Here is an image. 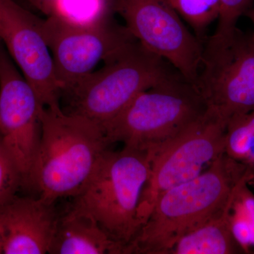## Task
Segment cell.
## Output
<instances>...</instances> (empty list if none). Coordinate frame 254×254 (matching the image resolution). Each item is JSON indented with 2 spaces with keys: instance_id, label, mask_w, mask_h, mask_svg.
I'll return each mask as SVG.
<instances>
[{
  "instance_id": "obj_13",
  "label": "cell",
  "mask_w": 254,
  "mask_h": 254,
  "mask_svg": "<svg viewBox=\"0 0 254 254\" xmlns=\"http://www.w3.org/2000/svg\"><path fill=\"white\" fill-rule=\"evenodd\" d=\"M124 247L102 229L90 214L72 203L59 214L49 254H123Z\"/></svg>"
},
{
  "instance_id": "obj_18",
  "label": "cell",
  "mask_w": 254,
  "mask_h": 254,
  "mask_svg": "<svg viewBox=\"0 0 254 254\" xmlns=\"http://www.w3.org/2000/svg\"><path fill=\"white\" fill-rule=\"evenodd\" d=\"M254 0H220L218 25L212 38L228 36L237 27V21L241 16L254 7Z\"/></svg>"
},
{
  "instance_id": "obj_11",
  "label": "cell",
  "mask_w": 254,
  "mask_h": 254,
  "mask_svg": "<svg viewBox=\"0 0 254 254\" xmlns=\"http://www.w3.org/2000/svg\"><path fill=\"white\" fill-rule=\"evenodd\" d=\"M42 23L15 0H0V41L46 107L60 103L61 89Z\"/></svg>"
},
{
  "instance_id": "obj_15",
  "label": "cell",
  "mask_w": 254,
  "mask_h": 254,
  "mask_svg": "<svg viewBox=\"0 0 254 254\" xmlns=\"http://www.w3.org/2000/svg\"><path fill=\"white\" fill-rule=\"evenodd\" d=\"M225 143V154L254 168V110L229 120Z\"/></svg>"
},
{
  "instance_id": "obj_20",
  "label": "cell",
  "mask_w": 254,
  "mask_h": 254,
  "mask_svg": "<svg viewBox=\"0 0 254 254\" xmlns=\"http://www.w3.org/2000/svg\"><path fill=\"white\" fill-rule=\"evenodd\" d=\"M245 16L247 17L250 18L252 22L253 23L254 26V7L251 8L250 9H249L247 12L245 13ZM252 38H253V41L254 42V34L252 35Z\"/></svg>"
},
{
  "instance_id": "obj_17",
  "label": "cell",
  "mask_w": 254,
  "mask_h": 254,
  "mask_svg": "<svg viewBox=\"0 0 254 254\" xmlns=\"http://www.w3.org/2000/svg\"><path fill=\"white\" fill-rule=\"evenodd\" d=\"M23 187V177L0 138V203Z\"/></svg>"
},
{
  "instance_id": "obj_10",
  "label": "cell",
  "mask_w": 254,
  "mask_h": 254,
  "mask_svg": "<svg viewBox=\"0 0 254 254\" xmlns=\"http://www.w3.org/2000/svg\"><path fill=\"white\" fill-rule=\"evenodd\" d=\"M44 106L0 41V138L26 188L41 143Z\"/></svg>"
},
{
  "instance_id": "obj_5",
  "label": "cell",
  "mask_w": 254,
  "mask_h": 254,
  "mask_svg": "<svg viewBox=\"0 0 254 254\" xmlns=\"http://www.w3.org/2000/svg\"><path fill=\"white\" fill-rule=\"evenodd\" d=\"M149 172L148 151L109 149L72 204L90 214L125 251L140 229L137 215Z\"/></svg>"
},
{
  "instance_id": "obj_3",
  "label": "cell",
  "mask_w": 254,
  "mask_h": 254,
  "mask_svg": "<svg viewBox=\"0 0 254 254\" xmlns=\"http://www.w3.org/2000/svg\"><path fill=\"white\" fill-rule=\"evenodd\" d=\"M180 73L168 62L134 40L104 62L103 67L64 91L66 113L100 128L120 115L141 92Z\"/></svg>"
},
{
  "instance_id": "obj_21",
  "label": "cell",
  "mask_w": 254,
  "mask_h": 254,
  "mask_svg": "<svg viewBox=\"0 0 254 254\" xmlns=\"http://www.w3.org/2000/svg\"><path fill=\"white\" fill-rule=\"evenodd\" d=\"M251 183H254V176L253 180H252V182H251Z\"/></svg>"
},
{
  "instance_id": "obj_4",
  "label": "cell",
  "mask_w": 254,
  "mask_h": 254,
  "mask_svg": "<svg viewBox=\"0 0 254 254\" xmlns=\"http://www.w3.org/2000/svg\"><path fill=\"white\" fill-rule=\"evenodd\" d=\"M207 105L196 86L180 73L137 95L102 128L110 144L153 151L201 118Z\"/></svg>"
},
{
  "instance_id": "obj_19",
  "label": "cell",
  "mask_w": 254,
  "mask_h": 254,
  "mask_svg": "<svg viewBox=\"0 0 254 254\" xmlns=\"http://www.w3.org/2000/svg\"><path fill=\"white\" fill-rule=\"evenodd\" d=\"M47 17L58 14L60 0H29Z\"/></svg>"
},
{
  "instance_id": "obj_9",
  "label": "cell",
  "mask_w": 254,
  "mask_h": 254,
  "mask_svg": "<svg viewBox=\"0 0 254 254\" xmlns=\"http://www.w3.org/2000/svg\"><path fill=\"white\" fill-rule=\"evenodd\" d=\"M114 13L147 50L168 62L187 81L196 84L203 44L187 28L167 0H112Z\"/></svg>"
},
{
  "instance_id": "obj_16",
  "label": "cell",
  "mask_w": 254,
  "mask_h": 254,
  "mask_svg": "<svg viewBox=\"0 0 254 254\" xmlns=\"http://www.w3.org/2000/svg\"><path fill=\"white\" fill-rule=\"evenodd\" d=\"M203 43L212 23L218 20L220 0H167Z\"/></svg>"
},
{
  "instance_id": "obj_8",
  "label": "cell",
  "mask_w": 254,
  "mask_h": 254,
  "mask_svg": "<svg viewBox=\"0 0 254 254\" xmlns=\"http://www.w3.org/2000/svg\"><path fill=\"white\" fill-rule=\"evenodd\" d=\"M42 26L61 94L93 72L98 64L136 40L111 17L79 23L54 15L43 19Z\"/></svg>"
},
{
  "instance_id": "obj_2",
  "label": "cell",
  "mask_w": 254,
  "mask_h": 254,
  "mask_svg": "<svg viewBox=\"0 0 254 254\" xmlns=\"http://www.w3.org/2000/svg\"><path fill=\"white\" fill-rule=\"evenodd\" d=\"M110 145L96 124L66 113L60 103L44 107L41 143L26 188L50 203L74 198Z\"/></svg>"
},
{
  "instance_id": "obj_12",
  "label": "cell",
  "mask_w": 254,
  "mask_h": 254,
  "mask_svg": "<svg viewBox=\"0 0 254 254\" xmlns=\"http://www.w3.org/2000/svg\"><path fill=\"white\" fill-rule=\"evenodd\" d=\"M40 197L13 195L0 203V254H46L59 214Z\"/></svg>"
},
{
  "instance_id": "obj_1",
  "label": "cell",
  "mask_w": 254,
  "mask_h": 254,
  "mask_svg": "<svg viewBox=\"0 0 254 254\" xmlns=\"http://www.w3.org/2000/svg\"><path fill=\"white\" fill-rule=\"evenodd\" d=\"M254 168L223 153L198 177L159 197L124 254H170L182 237L221 215Z\"/></svg>"
},
{
  "instance_id": "obj_6",
  "label": "cell",
  "mask_w": 254,
  "mask_h": 254,
  "mask_svg": "<svg viewBox=\"0 0 254 254\" xmlns=\"http://www.w3.org/2000/svg\"><path fill=\"white\" fill-rule=\"evenodd\" d=\"M227 124L207 109L204 115L183 131L148 152L149 175L137 215L140 228L160 195L198 177L225 153Z\"/></svg>"
},
{
  "instance_id": "obj_14",
  "label": "cell",
  "mask_w": 254,
  "mask_h": 254,
  "mask_svg": "<svg viewBox=\"0 0 254 254\" xmlns=\"http://www.w3.org/2000/svg\"><path fill=\"white\" fill-rule=\"evenodd\" d=\"M231 204L221 215L182 237L170 254H234L244 252L232 233L230 222Z\"/></svg>"
},
{
  "instance_id": "obj_7",
  "label": "cell",
  "mask_w": 254,
  "mask_h": 254,
  "mask_svg": "<svg viewBox=\"0 0 254 254\" xmlns=\"http://www.w3.org/2000/svg\"><path fill=\"white\" fill-rule=\"evenodd\" d=\"M196 86L207 109L228 123L254 110V42L236 28L222 38L209 37Z\"/></svg>"
}]
</instances>
